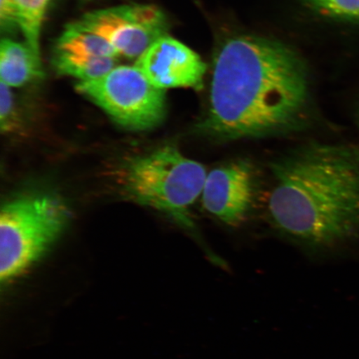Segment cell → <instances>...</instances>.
<instances>
[{"instance_id": "1", "label": "cell", "mask_w": 359, "mask_h": 359, "mask_svg": "<svg viewBox=\"0 0 359 359\" xmlns=\"http://www.w3.org/2000/svg\"><path fill=\"white\" fill-rule=\"evenodd\" d=\"M306 72L285 45L239 36L215 57L208 114L197 133L214 142L280 136L306 120Z\"/></svg>"}, {"instance_id": "10", "label": "cell", "mask_w": 359, "mask_h": 359, "mask_svg": "<svg viewBox=\"0 0 359 359\" xmlns=\"http://www.w3.org/2000/svg\"><path fill=\"white\" fill-rule=\"evenodd\" d=\"M53 65L58 74L87 82L109 74L118 66V57L85 56L55 50Z\"/></svg>"}, {"instance_id": "15", "label": "cell", "mask_w": 359, "mask_h": 359, "mask_svg": "<svg viewBox=\"0 0 359 359\" xmlns=\"http://www.w3.org/2000/svg\"><path fill=\"white\" fill-rule=\"evenodd\" d=\"M0 27L3 32L6 33H13L17 28H20L13 0H0Z\"/></svg>"}, {"instance_id": "14", "label": "cell", "mask_w": 359, "mask_h": 359, "mask_svg": "<svg viewBox=\"0 0 359 359\" xmlns=\"http://www.w3.org/2000/svg\"><path fill=\"white\" fill-rule=\"evenodd\" d=\"M0 86V124L2 132L8 133L16 123L15 100L10 86L3 82Z\"/></svg>"}, {"instance_id": "6", "label": "cell", "mask_w": 359, "mask_h": 359, "mask_svg": "<svg viewBox=\"0 0 359 359\" xmlns=\"http://www.w3.org/2000/svg\"><path fill=\"white\" fill-rule=\"evenodd\" d=\"M101 36L119 56L137 58L157 39L167 35L165 13L151 4H127L85 13L69 25Z\"/></svg>"}, {"instance_id": "12", "label": "cell", "mask_w": 359, "mask_h": 359, "mask_svg": "<svg viewBox=\"0 0 359 359\" xmlns=\"http://www.w3.org/2000/svg\"><path fill=\"white\" fill-rule=\"evenodd\" d=\"M25 43L40 56V34L49 0H13Z\"/></svg>"}, {"instance_id": "13", "label": "cell", "mask_w": 359, "mask_h": 359, "mask_svg": "<svg viewBox=\"0 0 359 359\" xmlns=\"http://www.w3.org/2000/svg\"><path fill=\"white\" fill-rule=\"evenodd\" d=\"M323 15L346 20H359V0H306Z\"/></svg>"}, {"instance_id": "3", "label": "cell", "mask_w": 359, "mask_h": 359, "mask_svg": "<svg viewBox=\"0 0 359 359\" xmlns=\"http://www.w3.org/2000/svg\"><path fill=\"white\" fill-rule=\"evenodd\" d=\"M116 175L127 198L191 226L190 209L201 196L208 177L203 165L177 147L164 146L126 161Z\"/></svg>"}, {"instance_id": "11", "label": "cell", "mask_w": 359, "mask_h": 359, "mask_svg": "<svg viewBox=\"0 0 359 359\" xmlns=\"http://www.w3.org/2000/svg\"><path fill=\"white\" fill-rule=\"evenodd\" d=\"M55 50L75 55L118 57L114 48L101 36L69 25L57 40Z\"/></svg>"}, {"instance_id": "7", "label": "cell", "mask_w": 359, "mask_h": 359, "mask_svg": "<svg viewBox=\"0 0 359 359\" xmlns=\"http://www.w3.org/2000/svg\"><path fill=\"white\" fill-rule=\"evenodd\" d=\"M255 196L253 165L236 160L210 170L201 193L202 204L213 217L229 226L246 222Z\"/></svg>"}, {"instance_id": "5", "label": "cell", "mask_w": 359, "mask_h": 359, "mask_svg": "<svg viewBox=\"0 0 359 359\" xmlns=\"http://www.w3.org/2000/svg\"><path fill=\"white\" fill-rule=\"evenodd\" d=\"M76 89L133 131L154 128L165 118V90L154 86L136 65L116 66L102 78L79 82Z\"/></svg>"}, {"instance_id": "4", "label": "cell", "mask_w": 359, "mask_h": 359, "mask_svg": "<svg viewBox=\"0 0 359 359\" xmlns=\"http://www.w3.org/2000/svg\"><path fill=\"white\" fill-rule=\"evenodd\" d=\"M69 221L65 202L50 192L25 193L7 201L0 212L1 282H11L39 262Z\"/></svg>"}, {"instance_id": "8", "label": "cell", "mask_w": 359, "mask_h": 359, "mask_svg": "<svg viewBox=\"0 0 359 359\" xmlns=\"http://www.w3.org/2000/svg\"><path fill=\"white\" fill-rule=\"evenodd\" d=\"M135 65L154 86L164 90L201 88L206 70L196 53L168 34L152 43Z\"/></svg>"}, {"instance_id": "9", "label": "cell", "mask_w": 359, "mask_h": 359, "mask_svg": "<svg viewBox=\"0 0 359 359\" xmlns=\"http://www.w3.org/2000/svg\"><path fill=\"white\" fill-rule=\"evenodd\" d=\"M41 56L27 43L2 39L0 44V79L11 88H19L42 77Z\"/></svg>"}, {"instance_id": "2", "label": "cell", "mask_w": 359, "mask_h": 359, "mask_svg": "<svg viewBox=\"0 0 359 359\" xmlns=\"http://www.w3.org/2000/svg\"><path fill=\"white\" fill-rule=\"evenodd\" d=\"M269 217L299 243L327 247L359 229V155L351 147L312 142L271 165Z\"/></svg>"}]
</instances>
